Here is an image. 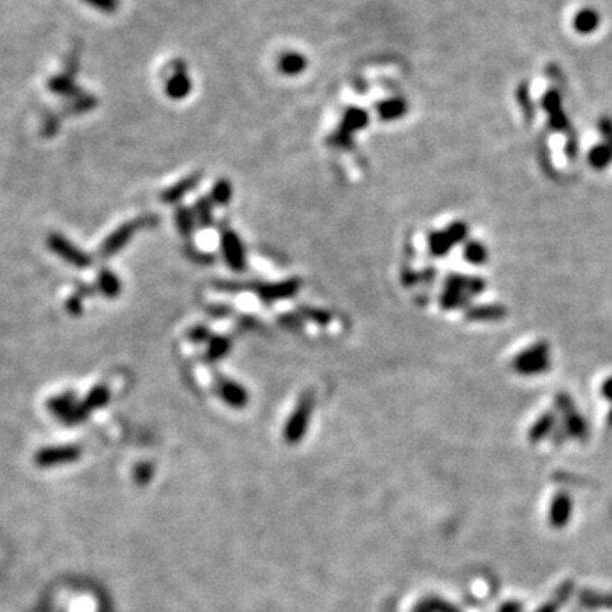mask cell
I'll use <instances>...</instances> for the list:
<instances>
[{
	"label": "cell",
	"instance_id": "ffe728a7",
	"mask_svg": "<svg viewBox=\"0 0 612 612\" xmlns=\"http://www.w3.org/2000/svg\"><path fill=\"white\" fill-rule=\"evenodd\" d=\"M607 423H609V427L612 428V408H611L609 415H607Z\"/></svg>",
	"mask_w": 612,
	"mask_h": 612
},
{
	"label": "cell",
	"instance_id": "d6986e66",
	"mask_svg": "<svg viewBox=\"0 0 612 612\" xmlns=\"http://www.w3.org/2000/svg\"><path fill=\"white\" fill-rule=\"evenodd\" d=\"M602 395L609 400V402H612V378L606 379V383L602 385Z\"/></svg>",
	"mask_w": 612,
	"mask_h": 612
},
{
	"label": "cell",
	"instance_id": "8992f818",
	"mask_svg": "<svg viewBox=\"0 0 612 612\" xmlns=\"http://www.w3.org/2000/svg\"><path fill=\"white\" fill-rule=\"evenodd\" d=\"M563 427H565L568 438H573L578 440H583L587 438V423L585 420L577 414V410H571L568 414L563 415Z\"/></svg>",
	"mask_w": 612,
	"mask_h": 612
},
{
	"label": "cell",
	"instance_id": "e0dca14e",
	"mask_svg": "<svg viewBox=\"0 0 612 612\" xmlns=\"http://www.w3.org/2000/svg\"><path fill=\"white\" fill-rule=\"evenodd\" d=\"M599 128H601V132L604 136H606L607 145L612 148V122L609 120H602L601 125H599Z\"/></svg>",
	"mask_w": 612,
	"mask_h": 612
},
{
	"label": "cell",
	"instance_id": "5bb4252c",
	"mask_svg": "<svg viewBox=\"0 0 612 612\" xmlns=\"http://www.w3.org/2000/svg\"><path fill=\"white\" fill-rule=\"evenodd\" d=\"M568 590H570V585L563 587V590H561V594H560V601H556V599H554V601H551L548 604H544V606H541L540 609H537L536 612H558V609H560V606H561V602H563V597H565V594Z\"/></svg>",
	"mask_w": 612,
	"mask_h": 612
},
{
	"label": "cell",
	"instance_id": "ac0fdd59",
	"mask_svg": "<svg viewBox=\"0 0 612 612\" xmlns=\"http://www.w3.org/2000/svg\"><path fill=\"white\" fill-rule=\"evenodd\" d=\"M521 611H522L521 604H517V602H505L504 606L500 607L499 612H521Z\"/></svg>",
	"mask_w": 612,
	"mask_h": 612
},
{
	"label": "cell",
	"instance_id": "277c9868",
	"mask_svg": "<svg viewBox=\"0 0 612 612\" xmlns=\"http://www.w3.org/2000/svg\"><path fill=\"white\" fill-rule=\"evenodd\" d=\"M175 65H177V70H175L172 77H170L169 82H167V94H169L172 99H182V97H186L187 94H189L193 84H191L189 77L186 75L182 61H177Z\"/></svg>",
	"mask_w": 612,
	"mask_h": 612
},
{
	"label": "cell",
	"instance_id": "8fae6325",
	"mask_svg": "<svg viewBox=\"0 0 612 612\" xmlns=\"http://www.w3.org/2000/svg\"><path fill=\"white\" fill-rule=\"evenodd\" d=\"M405 111V102L402 99H391L379 106V113L385 117H397Z\"/></svg>",
	"mask_w": 612,
	"mask_h": 612
},
{
	"label": "cell",
	"instance_id": "6da1fadb",
	"mask_svg": "<svg viewBox=\"0 0 612 612\" xmlns=\"http://www.w3.org/2000/svg\"><path fill=\"white\" fill-rule=\"evenodd\" d=\"M512 367L517 373L525 374H540L549 367V347L544 342L525 349L519 356L512 361Z\"/></svg>",
	"mask_w": 612,
	"mask_h": 612
},
{
	"label": "cell",
	"instance_id": "4fadbf2b",
	"mask_svg": "<svg viewBox=\"0 0 612 612\" xmlns=\"http://www.w3.org/2000/svg\"><path fill=\"white\" fill-rule=\"evenodd\" d=\"M601 595H595L592 594V592H583L580 595V602L585 604L587 607H606V606H612V599L611 601H602Z\"/></svg>",
	"mask_w": 612,
	"mask_h": 612
},
{
	"label": "cell",
	"instance_id": "7a4b0ae2",
	"mask_svg": "<svg viewBox=\"0 0 612 612\" xmlns=\"http://www.w3.org/2000/svg\"><path fill=\"white\" fill-rule=\"evenodd\" d=\"M571 512H573V502L566 493H558L549 507V524L554 529L565 528L570 522Z\"/></svg>",
	"mask_w": 612,
	"mask_h": 612
},
{
	"label": "cell",
	"instance_id": "3957f363",
	"mask_svg": "<svg viewBox=\"0 0 612 612\" xmlns=\"http://www.w3.org/2000/svg\"><path fill=\"white\" fill-rule=\"evenodd\" d=\"M50 247L53 252H56L60 257H63L67 262H70L73 265H79V267H85V265H89V259L87 255L82 254L80 250H77L75 247H73L72 243H68L67 240L63 238V236H51L50 238Z\"/></svg>",
	"mask_w": 612,
	"mask_h": 612
},
{
	"label": "cell",
	"instance_id": "2e32d148",
	"mask_svg": "<svg viewBox=\"0 0 612 612\" xmlns=\"http://www.w3.org/2000/svg\"><path fill=\"white\" fill-rule=\"evenodd\" d=\"M549 121H551V126H553L554 129H558V132H561V129L566 128V117L563 116V114L560 111L551 114V120Z\"/></svg>",
	"mask_w": 612,
	"mask_h": 612
},
{
	"label": "cell",
	"instance_id": "52a82bcc",
	"mask_svg": "<svg viewBox=\"0 0 612 612\" xmlns=\"http://www.w3.org/2000/svg\"><path fill=\"white\" fill-rule=\"evenodd\" d=\"M554 422H556V417H554L553 414L541 415V417L534 422V426L529 428L528 439L530 442H540V440L548 438L551 432H553Z\"/></svg>",
	"mask_w": 612,
	"mask_h": 612
},
{
	"label": "cell",
	"instance_id": "9c48e42d",
	"mask_svg": "<svg viewBox=\"0 0 612 612\" xmlns=\"http://www.w3.org/2000/svg\"><path fill=\"white\" fill-rule=\"evenodd\" d=\"M505 317V308L502 306H481V308L469 312L468 318L471 320H499Z\"/></svg>",
	"mask_w": 612,
	"mask_h": 612
},
{
	"label": "cell",
	"instance_id": "7c38bea8",
	"mask_svg": "<svg viewBox=\"0 0 612 612\" xmlns=\"http://www.w3.org/2000/svg\"><path fill=\"white\" fill-rule=\"evenodd\" d=\"M84 2L102 12H108V14H113L120 9V0H84Z\"/></svg>",
	"mask_w": 612,
	"mask_h": 612
},
{
	"label": "cell",
	"instance_id": "5b68a950",
	"mask_svg": "<svg viewBox=\"0 0 612 612\" xmlns=\"http://www.w3.org/2000/svg\"><path fill=\"white\" fill-rule=\"evenodd\" d=\"M306 65H308V61H306L305 56L296 51H286L279 56V60H277V68H279V72L289 77L303 73Z\"/></svg>",
	"mask_w": 612,
	"mask_h": 612
},
{
	"label": "cell",
	"instance_id": "30bf717a",
	"mask_svg": "<svg viewBox=\"0 0 612 612\" xmlns=\"http://www.w3.org/2000/svg\"><path fill=\"white\" fill-rule=\"evenodd\" d=\"M464 255L471 264H483L487 260V250L478 242L468 243L466 248H464Z\"/></svg>",
	"mask_w": 612,
	"mask_h": 612
},
{
	"label": "cell",
	"instance_id": "9a60e30c",
	"mask_svg": "<svg viewBox=\"0 0 612 612\" xmlns=\"http://www.w3.org/2000/svg\"><path fill=\"white\" fill-rule=\"evenodd\" d=\"M556 405H558V408H560V412H561L563 415L568 414V412H571V410H575L573 400H571L566 393L558 395V397H556Z\"/></svg>",
	"mask_w": 612,
	"mask_h": 612
},
{
	"label": "cell",
	"instance_id": "ba28073f",
	"mask_svg": "<svg viewBox=\"0 0 612 612\" xmlns=\"http://www.w3.org/2000/svg\"><path fill=\"white\" fill-rule=\"evenodd\" d=\"M589 162L594 169H599V170L606 169V167L612 162V148L607 145V143L594 146L589 153Z\"/></svg>",
	"mask_w": 612,
	"mask_h": 612
}]
</instances>
